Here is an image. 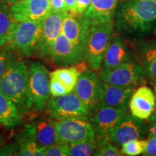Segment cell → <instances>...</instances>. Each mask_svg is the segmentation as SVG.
Here are the masks:
<instances>
[{
  "label": "cell",
  "mask_w": 156,
  "mask_h": 156,
  "mask_svg": "<svg viewBox=\"0 0 156 156\" xmlns=\"http://www.w3.org/2000/svg\"><path fill=\"white\" fill-rule=\"evenodd\" d=\"M56 133L57 143L67 145L95 138L92 124L83 118L56 120Z\"/></svg>",
  "instance_id": "ba28073f"
},
{
  "label": "cell",
  "mask_w": 156,
  "mask_h": 156,
  "mask_svg": "<svg viewBox=\"0 0 156 156\" xmlns=\"http://www.w3.org/2000/svg\"><path fill=\"white\" fill-rule=\"evenodd\" d=\"M90 22L84 15L67 13L63 20L62 32L67 38L86 53Z\"/></svg>",
  "instance_id": "5bb4252c"
},
{
  "label": "cell",
  "mask_w": 156,
  "mask_h": 156,
  "mask_svg": "<svg viewBox=\"0 0 156 156\" xmlns=\"http://www.w3.org/2000/svg\"><path fill=\"white\" fill-rule=\"evenodd\" d=\"M91 117V124L98 139H110L111 134L118 122L125 115L126 111L100 104Z\"/></svg>",
  "instance_id": "7c38bea8"
},
{
  "label": "cell",
  "mask_w": 156,
  "mask_h": 156,
  "mask_svg": "<svg viewBox=\"0 0 156 156\" xmlns=\"http://www.w3.org/2000/svg\"><path fill=\"white\" fill-rule=\"evenodd\" d=\"M67 5L68 13L72 15H77V0H64Z\"/></svg>",
  "instance_id": "d590c367"
},
{
  "label": "cell",
  "mask_w": 156,
  "mask_h": 156,
  "mask_svg": "<svg viewBox=\"0 0 156 156\" xmlns=\"http://www.w3.org/2000/svg\"><path fill=\"white\" fill-rule=\"evenodd\" d=\"M146 130L147 126L143 120L132 114H126L113 129L110 139L114 143L122 146L130 140L141 139Z\"/></svg>",
  "instance_id": "9a60e30c"
},
{
  "label": "cell",
  "mask_w": 156,
  "mask_h": 156,
  "mask_svg": "<svg viewBox=\"0 0 156 156\" xmlns=\"http://www.w3.org/2000/svg\"><path fill=\"white\" fill-rule=\"evenodd\" d=\"M102 83L103 98L101 104L126 111L130 98L134 93V87H120Z\"/></svg>",
  "instance_id": "e0dca14e"
},
{
  "label": "cell",
  "mask_w": 156,
  "mask_h": 156,
  "mask_svg": "<svg viewBox=\"0 0 156 156\" xmlns=\"http://www.w3.org/2000/svg\"><path fill=\"white\" fill-rule=\"evenodd\" d=\"M15 56L8 49L0 48V79L10 69L12 64L17 61Z\"/></svg>",
  "instance_id": "f1b7e54d"
},
{
  "label": "cell",
  "mask_w": 156,
  "mask_h": 156,
  "mask_svg": "<svg viewBox=\"0 0 156 156\" xmlns=\"http://www.w3.org/2000/svg\"><path fill=\"white\" fill-rule=\"evenodd\" d=\"M153 90H154V93H155V109H154V112L153 113V114L151 115V116L150 117V121L151 122H154V121H156V85H154L153 86Z\"/></svg>",
  "instance_id": "74e56055"
},
{
  "label": "cell",
  "mask_w": 156,
  "mask_h": 156,
  "mask_svg": "<svg viewBox=\"0 0 156 156\" xmlns=\"http://www.w3.org/2000/svg\"><path fill=\"white\" fill-rule=\"evenodd\" d=\"M12 23L9 7L5 0H0V48L6 44L7 35Z\"/></svg>",
  "instance_id": "484cf974"
},
{
  "label": "cell",
  "mask_w": 156,
  "mask_h": 156,
  "mask_svg": "<svg viewBox=\"0 0 156 156\" xmlns=\"http://www.w3.org/2000/svg\"><path fill=\"white\" fill-rule=\"evenodd\" d=\"M80 73L75 66L69 68H60L51 73L50 77H53L73 91L77 84Z\"/></svg>",
  "instance_id": "cb8c5ba5"
},
{
  "label": "cell",
  "mask_w": 156,
  "mask_h": 156,
  "mask_svg": "<svg viewBox=\"0 0 156 156\" xmlns=\"http://www.w3.org/2000/svg\"><path fill=\"white\" fill-rule=\"evenodd\" d=\"M47 114L55 120L67 119H87L90 113L75 93H67L48 99L46 106Z\"/></svg>",
  "instance_id": "8992f818"
},
{
  "label": "cell",
  "mask_w": 156,
  "mask_h": 156,
  "mask_svg": "<svg viewBox=\"0 0 156 156\" xmlns=\"http://www.w3.org/2000/svg\"><path fill=\"white\" fill-rule=\"evenodd\" d=\"M18 155L15 145H6L0 150V155Z\"/></svg>",
  "instance_id": "e575fe53"
},
{
  "label": "cell",
  "mask_w": 156,
  "mask_h": 156,
  "mask_svg": "<svg viewBox=\"0 0 156 156\" xmlns=\"http://www.w3.org/2000/svg\"><path fill=\"white\" fill-rule=\"evenodd\" d=\"M116 25L126 32L146 31L156 22V0H130L117 11Z\"/></svg>",
  "instance_id": "6da1fadb"
},
{
  "label": "cell",
  "mask_w": 156,
  "mask_h": 156,
  "mask_svg": "<svg viewBox=\"0 0 156 156\" xmlns=\"http://www.w3.org/2000/svg\"><path fill=\"white\" fill-rule=\"evenodd\" d=\"M73 93L80 99L91 114L102 101L101 80L95 73L85 68L80 74Z\"/></svg>",
  "instance_id": "52a82bcc"
},
{
  "label": "cell",
  "mask_w": 156,
  "mask_h": 156,
  "mask_svg": "<svg viewBox=\"0 0 156 156\" xmlns=\"http://www.w3.org/2000/svg\"><path fill=\"white\" fill-rule=\"evenodd\" d=\"M143 155L147 156L156 155V136L148 138L147 146H146Z\"/></svg>",
  "instance_id": "1f68e13d"
},
{
  "label": "cell",
  "mask_w": 156,
  "mask_h": 156,
  "mask_svg": "<svg viewBox=\"0 0 156 156\" xmlns=\"http://www.w3.org/2000/svg\"><path fill=\"white\" fill-rule=\"evenodd\" d=\"M15 146L18 155L34 156L38 146L36 143V129L34 123L25 126L17 136Z\"/></svg>",
  "instance_id": "7402d4cb"
},
{
  "label": "cell",
  "mask_w": 156,
  "mask_h": 156,
  "mask_svg": "<svg viewBox=\"0 0 156 156\" xmlns=\"http://www.w3.org/2000/svg\"><path fill=\"white\" fill-rule=\"evenodd\" d=\"M44 156H68L69 149L67 144L56 143L44 149Z\"/></svg>",
  "instance_id": "4dcf8cb0"
},
{
  "label": "cell",
  "mask_w": 156,
  "mask_h": 156,
  "mask_svg": "<svg viewBox=\"0 0 156 156\" xmlns=\"http://www.w3.org/2000/svg\"><path fill=\"white\" fill-rule=\"evenodd\" d=\"M68 12L51 10L44 20L40 38L35 46L34 54L43 58H51L54 41L62 33L63 20Z\"/></svg>",
  "instance_id": "9c48e42d"
},
{
  "label": "cell",
  "mask_w": 156,
  "mask_h": 156,
  "mask_svg": "<svg viewBox=\"0 0 156 156\" xmlns=\"http://www.w3.org/2000/svg\"><path fill=\"white\" fill-rule=\"evenodd\" d=\"M142 59L144 73L155 83L156 82V43L149 45L144 48Z\"/></svg>",
  "instance_id": "603a6c76"
},
{
  "label": "cell",
  "mask_w": 156,
  "mask_h": 156,
  "mask_svg": "<svg viewBox=\"0 0 156 156\" xmlns=\"http://www.w3.org/2000/svg\"><path fill=\"white\" fill-rule=\"evenodd\" d=\"M86 58V53L73 44L63 33L54 41L51 52V59L58 67L76 64Z\"/></svg>",
  "instance_id": "4fadbf2b"
},
{
  "label": "cell",
  "mask_w": 156,
  "mask_h": 156,
  "mask_svg": "<svg viewBox=\"0 0 156 156\" xmlns=\"http://www.w3.org/2000/svg\"><path fill=\"white\" fill-rule=\"evenodd\" d=\"M0 92L15 103L21 114H27L33 109L29 92L28 67L24 62L17 60L0 79Z\"/></svg>",
  "instance_id": "7a4b0ae2"
},
{
  "label": "cell",
  "mask_w": 156,
  "mask_h": 156,
  "mask_svg": "<svg viewBox=\"0 0 156 156\" xmlns=\"http://www.w3.org/2000/svg\"><path fill=\"white\" fill-rule=\"evenodd\" d=\"M91 0H77V15H83L88 9Z\"/></svg>",
  "instance_id": "836d02e7"
},
{
  "label": "cell",
  "mask_w": 156,
  "mask_h": 156,
  "mask_svg": "<svg viewBox=\"0 0 156 156\" xmlns=\"http://www.w3.org/2000/svg\"><path fill=\"white\" fill-rule=\"evenodd\" d=\"M119 0H91L83 15L93 23L113 20Z\"/></svg>",
  "instance_id": "ac0fdd59"
},
{
  "label": "cell",
  "mask_w": 156,
  "mask_h": 156,
  "mask_svg": "<svg viewBox=\"0 0 156 156\" xmlns=\"http://www.w3.org/2000/svg\"><path fill=\"white\" fill-rule=\"evenodd\" d=\"M154 85H156V82H155V83H153Z\"/></svg>",
  "instance_id": "60d3db41"
},
{
  "label": "cell",
  "mask_w": 156,
  "mask_h": 156,
  "mask_svg": "<svg viewBox=\"0 0 156 156\" xmlns=\"http://www.w3.org/2000/svg\"><path fill=\"white\" fill-rule=\"evenodd\" d=\"M23 122V114L15 103L0 92V124L7 129H12Z\"/></svg>",
  "instance_id": "ffe728a7"
},
{
  "label": "cell",
  "mask_w": 156,
  "mask_h": 156,
  "mask_svg": "<svg viewBox=\"0 0 156 156\" xmlns=\"http://www.w3.org/2000/svg\"><path fill=\"white\" fill-rule=\"evenodd\" d=\"M110 139H98L97 138V148L94 155L99 156H120L122 155L123 153L122 151H119L118 147L112 145L109 142Z\"/></svg>",
  "instance_id": "83f0119b"
},
{
  "label": "cell",
  "mask_w": 156,
  "mask_h": 156,
  "mask_svg": "<svg viewBox=\"0 0 156 156\" xmlns=\"http://www.w3.org/2000/svg\"><path fill=\"white\" fill-rule=\"evenodd\" d=\"M51 10L49 0H22L9 5L14 21H44Z\"/></svg>",
  "instance_id": "8fae6325"
},
{
  "label": "cell",
  "mask_w": 156,
  "mask_h": 156,
  "mask_svg": "<svg viewBox=\"0 0 156 156\" xmlns=\"http://www.w3.org/2000/svg\"><path fill=\"white\" fill-rule=\"evenodd\" d=\"M52 10L68 12V9L64 0H49Z\"/></svg>",
  "instance_id": "d6a6232c"
},
{
  "label": "cell",
  "mask_w": 156,
  "mask_h": 156,
  "mask_svg": "<svg viewBox=\"0 0 156 156\" xmlns=\"http://www.w3.org/2000/svg\"><path fill=\"white\" fill-rule=\"evenodd\" d=\"M49 87L50 94L53 97L61 96V95L73 92L66 85H64L63 83L53 77H50Z\"/></svg>",
  "instance_id": "f546056e"
},
{
  "label": "cell",
  "mask_w": 156,
  "mask_h": 156,
  "mask_svg": "<svg viewBox=\"0 0 156 156\" xmlns=\"http://www.w3.org/2000/svg\"><path fill=\"white\" fill-rule=\"evenodd\" d=\"M155 93L147 86H142L133 93L129 108L131 114L142 120L150 119L155 109Z\"/></svg>",
  "instance_id": "2e32d148"
},
{
  "label": "cell",
  "mask_w": 156,
  "mask_h": 156,
  "mask_svg": "<svg viewBox=\"0 0 156 156\" xmlns=\"http://www.w3.org/2000/svg\"><path fill=\"white\" fill-rule=\"evenodd\" d=\"M147 140H132L124 143L122 145L123 155L135 156L143 153L147 146Z\"/></svg>",
  "instance_id": "4316f807"
},
{
  "label": "cell",
  "mask_w": 156,
  "mask_h": 156,
  "mask_svg": "<svg viewBox=\"0 0 156 156\" xmlns=\"http://www.w3.org/2000/svg\"><path fill=\"white\" fill-rule=\"evenodd\" d=\"M56 120L43 119L34 122L36 129V143L38 147H48L57 143L56 133Z\"/></svg>",
  "instance_id": "44dd1931"
},
{
  "label": "cell",
  "mask_w": 156,
  "mask_h": 156,
  "mask_svg": "<svg viewBox=\"0 0 156 156\" xmlns=\"http://www.w3.org/2000/svg\"><path fill=\"white\" fill-rule=\"evenodd\" d=\"M148 138L156 136V121L151 122L149 126L147 129Z\"/></svg>",
  "instance_id": "8d00e7d4"
},
{
  "label": "cell",
  "mask_w": 156,
  "mask_h": 156,
  "mask_svg": "<svg viewBox=\"0 0 156 156\" xmlns=\"http://www.w3.org/2000/svg\"><path fill=\"white\" fill-rule=\"evenodd\" d=\"M69 155L88 156L93 155L97 148V142L94 139L85 140L67 145Z\"/></svg>",
  "instance_id": "d4e9b609"
},
{
  "label": "cell",
  "mask_w": 156,
  "mask_h": 156,
  "mask_svg": "<svg viewBox=\"0 0 156 156\" xmlns=\"http://www.w3.org/2000/svg\"><path fill=\"white\" fill-rule=\"evenodd\" d=\"M3 142H4L3 136H2V135L1 134H0V147H1V145L3 144Z\"/></svg>",
  "instance_id": "ab89813d"
},
{
  "label": "cell",
  "mask_w": 156,
  "mask_h": 156,
  "mask_svg": "<svg viewBox=\"0 0 156 156\" xmlns=\"http://www.w3.org/2000/svg\"><path fill=\"white\" fill-rule=\"evenodd\" d=\"M7 2L8 5H11V4H13L15 2H20V1H22V0H5Z\"/></svg>",
  "instance_id": "f35d334b"
},
{
  "label": "cell",
  "mask_w": 156,
  "mask_h": 156,
  "mask_svg": "<svg viewBox=\"0 0 156 156\" xmlns=\"http://www.w3.org/2000/svg\"><path fill=\"white\" fill-rule=\"evenodd\" d=\"M28 81L33 109L42 112L46 108L51 95L48 70L41 64L33 62L28 68Z\"/></svg>",
  "instance_id": "5b68a950"
},
{
  "label": "cell",
  "mask_w": 156,
  "mask_h": 156,
  "mask_svg": "<svg viewBox=\"0 0 156 156\" xmlns=\"http://www.w3.org/2000/svg\"><path fill=\"white\" fill-rule=\"evenodd\" d=\"M141 66L132 62L123 63L113 69H102L99 73L101 81L120 87H134L144 76Z\"/></svg>",
  "instance_id": "30bf717a"
},
{
  "label": "cell",
  "mask_w": 156,
  "mask_h": 156,
  "mask_svg": "<svg viewBox=\"0 0 156 156\" xmlns=\"http://www.w3.org/2000/svg\"><path fill=\"white\" fill-rule=\"evenodd\" d=\"M127 62L131 61L125 44L120 36H114L105 54L102 69H113Z\"/></svg>",
  "instance_id": "d6986e66"
},
{
  "label": "cell",
  "mask_w": 156,
  "mask_h": 156,
  "mask_svg": "<svg viewBox=\"0 0 156 156\" xmlns=\"http://www.w3.org/2000/svg\"><path fill=\"white\" fill-rule=\"evenodd\" d=\"M43 24L44 21L12 20L7 35V48L21 56L32 55L41 34Z\"/></svg>",
  "instance_id": "3957f363"
},
{
  "label": "cell",
  "mask_w": 156,
  "mask_h": 156,
  "mask_svg": "<svg viewBox=\"0 0 156 156\" xmlns=\"http://www.w3.org/2000/svg\"><path fill=\"white\" fill-rule=\"evenodd\" d=\"M113 32V20L100 23L90 22L86 58L90 67L94 71L98 70L101 67L105 54L112 41Z\"/></svg>",
  "instance_id": "277c9868"
}]
</instances>
